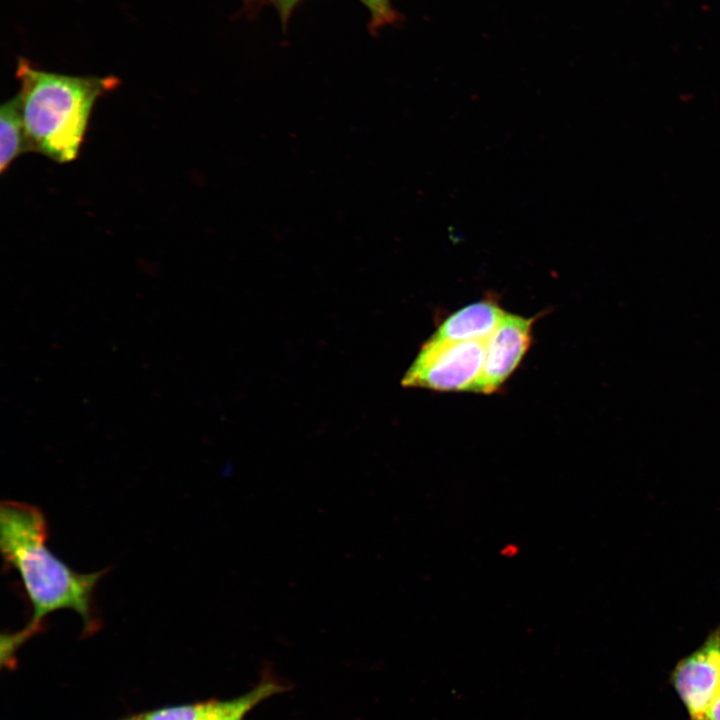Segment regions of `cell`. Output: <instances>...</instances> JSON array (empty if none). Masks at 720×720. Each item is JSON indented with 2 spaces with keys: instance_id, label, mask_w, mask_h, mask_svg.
I'll use <instances>...</instances> for the list:
<instances>
[{
  "instance_id": "6da1fadb",
  "label": "cell",
  "mask_w": 720,
  "mask_h": 720,
  "mask_svg": "<svg viewBox=\"0 0 720 720\" xmlns=\"http://www.w3.org/2000/svg\"><path fill=\"white\" fill-rule=\"evenodd\" d=\"M48 528L42 510L28 503L3 501L0 506V547L6 567L16 570L32 614L19 632L2 636V657H11L25 640L40 631L54 611L79 614L86 632L98 624L94 591L107 570L77 573L47 547Z\"/></svg>"
},
{
  "instance_id": "7c38bea8",
  "label": "cell",
  "mask_w": 720,
  "mask_h": 720,
  "mask_svg": "<svg viewBox=\"0 0 720 720\" xmlns=\"http://www.w3.org/2000/svg\"><path fill=\"white\" fill-rule=\"evenodd\" d=\"M284 15L288 14L294 5L300 0H274Z\"/></svg>"
},
{
  "instance_id": "3957f363",
  "label": "cell",
  "mask_w": 720,
  "mask_h": 720,
  "mask_svg": "<svg viewBox=\"0 0 720 720\" xmlns=\"http://www.w3.org/2000/svg\"><path fill=\"white\" fill-rule=\"evenodd\" d=\"M486 340L440 342L428 339L402 384L435 391H473L485 359Z\"/></svg>"
},
{
  "instance_id": "8992f818",
  "label": "cell",
  "mask_w": 720,
  "mask_h": 720,
  "mask_svg": "<svg viewBox=\"0 0 720 720\" xmlns=\"http://www.w3.org/2000/svg\"><path fill=\"white\" fill-rule=\"evenodd\" d=\"M505 313L489 300L469 304L447 317L429 339L440 342L487 340Z\"/></svg>"
},
{
  "instance_id": "30bf717a",
  "label": "cell",
  "mask_w": 720,
  "mask_h": 720,
  "mask_svg": "<svg viewBox=\"0 0 720 720\" xmlns=\"http://www.w3.org/2000/svg\"><path fill=\"white\" fill-rule=\"evenodd\" d=\"M370 10L375 22L382 23L391 17L389 0H361Z\"/></svg>"
},
{
  "instance_id": "ba28073f",
  "label": "cell",
  "mask_w": 720,
  "mask_h": 720,
  "mask_svg": "<svg viewBox=\"0 0 720 720\" xmlns=\"http://www.w3.org/2000/svg\"><path fill=\"white\" fill-rule=\"evenodd\" d=\"M283 687L276 681H263L249 692L225 701H217L216 707L206 720H244L255 706L278 694Z\"/></svg>"
},
{
  "instance_id": "7a4b0ae2",
  "label": "cell",
  "mask_w": 720,
  "mask_h": 720,
  "mask_svg": "<svg viewBox=\"0 0 720 720\" xmlns=\"http://www.w3.org/2000/svg\"><path fill=\"white\" fill-rule=\"evenodd\" d=\"M17 94L30 151L58 163L74 160L96 100L115 88L114 77H80L39 70L25 60L17 68Z\"/></svg>"
},
{
  "instance_id": "5b68a950",
  "label": "cell",
  "mask_w": 720,
  "mask_h": 720,
  "mask_svg": "<svg viewBox=\"0 0 720 720\" xmlns=\"http://www.w3.org/2000/svg\"><path fill=\"white\" fill-rule=\"evenodd\" d=\"M535 319L505 313L486 340L482 372L472 392H495L508 379L530 346Z\"/></svg>"
},
{
  "instance_id": "9c48e42d",
  "label": "cell",
  "mask_w": 720,
  "mask_h": 720,
  "mask_svg": "<svg viewBox=\"0 0 720 720\" xmlns=\"http://www.w3.org/2000/svg\"><path fill=\"white\" fill-rule=\"evenodd\" d=\"M217 701L166 707L143 714L145 720H206Z\"/></svg>"
},
{
  "instance_id": "277c9868",
  "label": "cell",
  "mask_w": 720,
  "mask_h": 720,
  "mask_svg": "<svg viewBox=\"0 0 720 720\" xmlns=\"http://www.w3.org/2000/svg\"><path fill=\"white\" fill-rule=\"evenodd\" d=\"M669 681L689 720H701L720 692V625L697 649L678 661Z\"/></svg>"
},
{
  "instance_id": "52a82bcc",
  "label": "cell",
  "mask_w": 720,
  "mask_h": 720,
  "mask_svg": "<svg viewBox=\"0 0 720 720\" xmlns=\"http://www.w3.org/2000/svg\"><path fill=\"white\" fill-rule=\"evenodd\" d=\"M30 151L19 98L16 95L0 108V171L3 173L20 154Z\"/></svg>"
},
{
  "instance_id": "4fadbf2b",
  "label": "cell",
  "mask_w": 720,
  "mask_h": 720,
  "mask_svg": "<svg viewBox=\"0 0 720 720\" xmlns=\"http://www.w3.org/2000/svg\"><path fill=\"white\" fill-rule=\"evenodd\" d=\"M126 720H145V718H144L143 714H141L139 716H134V717L128 718Z\"/></svg>"
},
{
  "instance_id": "8fae6325",
  "label": "cell",
  "mask_w": 720,
  "mask_h": 720,
  "mask_svg": "<svg viewBox=\"0 0 720 720\" xmlns=\"http://www.w3.org/2000/svg\"><path fill=\"white\" fill-rule=\"evenodd\" d=\"M701 720H720V692L713 699Z\"/></svg>"
}]
</instances>
